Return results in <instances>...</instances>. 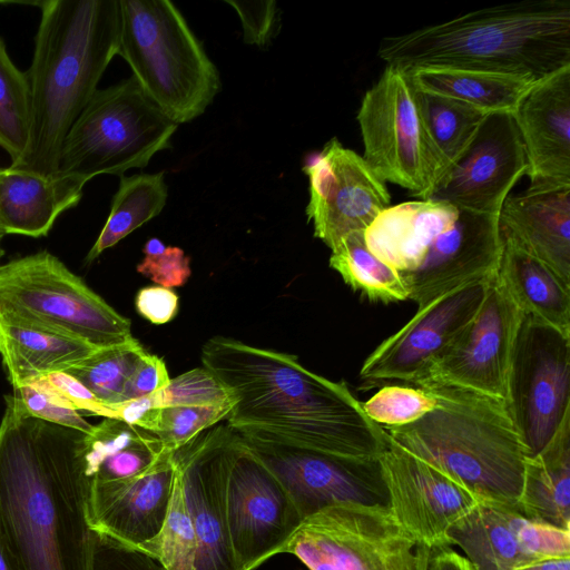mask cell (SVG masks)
<instances>
[{"instance_id":"obj_49","label":"cell","mask_w":570,"mask_h":570,"mask_svg":"<svg viewBox=\"0 0 570 570\" xmlns=\"http://www.w3.org/2000/svg\"><path fill=\"white\" fill-rule=\"evenodd\" d=\"M513 570H570V556L532 560Z\"/></svg>"},{"instance_id":"obj_1","label":"cell","mask_w":570,"mask_h":570,"mask_svg":"<svg viewBox=\"0 0 570 570\" xmlns=\"http://www.w3.org/2000/svg\"><path fill=\"white\" fill-rule=\"evenodd\" d=\"M0 528L18 570H89L86 432L29 414L4 396Z\"/></svg>"},{"instance_id":"obj_9","label":"cell","mask_w":570,"mask_h":570,"mask_svg":"<svg viewBox=\"0 0 570 570\" xmlns=\"http://www.w3.org/2000/svg\"><path fill=\"white\" fill-rule=\"evenodd\" d=\"M0 314L70 335L98 348L132 338L130 321L47 250L0 265Z\"/></svg>"},{"instance_id":"obj_3","label":"cell","mask_w":570,"mask_h":570,"mask_svg":"<svg viewBox=\"0 0 570 570\" xmlns=\"http://www.w3.org/2000/svg\"><path fill=\"white\" fill-rule=\"evenodd\" d=\"M38 6L41 18L26 72L29 140L10 167L51 178L68 131L118 53L120 7L119 0H48Z\"/></svg>"},{"instance_id":"obj_19","label":"cell","mask_w":570,"mask_h":570,"mask_svg":"<svg viewBox=\"0 0 570 570\" xmlns=\"http://www.w3.org/2000/svg\"><path fill=\"white\" fill-rule=\"evenodd\" d=\"M490 278L463 285L419 307L406 324L365 358L361 380L371 384L402 381L413 385L476 314Z\"/></svg>"},{"instance_id":"obj_18","label":"cell","mask_w":570,"mask_h":570,"mask_svg":"<svg viewBox=\"0 0 570 570\" xmlns=\"http://www.w3.org/2000/svg\"><path fill=\"white\" fill-rule=\"evenodd\" d=\"M234 430L218 426L174 452L197 538L196 570H238L227 519Z\"/></svg>"},{"instance_id":"obj_16","label":"cell","mask_w":570,"mask_h":570,"mask_svg":"<svg viewBox=\"0 0 570 570\" xmlns=\"http://www.w3.org/2000/svg\"><path fill=\"white\" fill-rule=\"evenodd\" d=\"M303 170L309 180L307 220L331 250L347 234L364 232L391 205L386 184L336 137Z\"/></svg>"},{"instance_id":"obj_32","label":"cell","mask_w":570,"mask_h":570,"mask_svg":"<svg viewBox=\"0 0 570 570\" xmlns=\"http://www.w3.org/2000/svg\"><path fill=\"white\" fill-rule=\"evenodd\" d=\"M168 196L165 173L120 176L109 216L89 250L86 262L96 259L163 210Z\"/></svg>"},{"instance_id":"obj_21","label":"cell","mask_w":570,"mask_h":570,"mask_svg":"<svg viewBox=\"0 0 570 570\" xmlns=\"http://www.w3.org/2000/svg\"><path fill=\"white\" fill-rule=\"evenodd\" d=\"M446 535L475 570H513L532 560L570 556V529L532 520L518 505L499 501L479 500Z\"/></svg>"},{"instance_id":"obj_11","label":"cell","mask_w":570,"mask_h":570,"mask_svg":"<svg viewBox=\"0 0 570 570\" xmlns=\"http://www.w3.org/2000/svg\"><path fill=\"white\" fill-rule=\"evenodd\" d=\"M363 141V159L385 184L407 189L424 199L430 187V160L406 71L385 66L365 92L356 115Z\"/></svg>"},{"instance_id":"obj_27","label":"cell","mask_w":570,"mask_h":570,"mask_svg":"<svg viewBox=\"0 0 570 570\" xmlns=\"http://www.w3.org/2000/svg\"><path fill=\"white\" fill-rule=\"evenodd\" d=\"M502 240L497 277L512 301L522 314L570 335V285L503 232Z\"/></svg>"},{"instance_id":"obj_20","label":"cell","mask_w":570,"mask_h":570,"mask_svg":"<svg viewBox=\"0 0 570 570\" xmlns=\"http://www.w3.org/2000/svg\"><path fill=\"white\" fill-rule=\"evenodd\" d=\"M390 509L416 543L451 546L446 532L480 500L440 470L395 444L379 459Z\"/></svg>"},{"instance_id":"obj_52","label":"cell","mask_w":570,"mask_h":570,"mask_svg":"<svg viewBox=\"0 0 570 570\" xmlns=\"http://www.w3.org/2000/svg\"><path fill=\"white\" fill-rule=\"evenodd\" d=\"M3 236H4V234L0 230V258L4 254V250H3L2 245H1Z\"/></svg>"},{"instance_id":"obj_47","label":"cell","mask_w":570,"mask_h":570,"mask_svg":"<svg viewBox=\"0 0 570 570\" xmlns=\"http://www.w3.org/2000/svg\"><path fill=\"white\" fill-rule=\"evenodd\" d=\"M432 550L416 542L406 544L389 556L385 570H429Z\"/></svg>"},{"instance_id":"obj_4","label":"cell","mask_w":570,"mask_h":570,"mask_svg":"<svg viewBox=\"0 0 570 570\" xmlns=\"http://www.w3.org/2000/svg\"><path fill=\"white\" fill-rule=\"evenodd\" d=\"M377 56L404 71L473 69L540 81L570 66V1L522 0L384 37Z\"/></svg>"},{"instance_id":"obj_22","label":"cell","mask_w":570,"mask_h":570,"mask_svg":"<svg viewBox=\"0 0 570 570\" xmlns=\"http://www.w3.org/2000/svg\"><path fill=\"white\" fill-rule=\"evenodd\" d=\"M176 473L174 452L168 451L138 476L89 485L90 529L145 551L163 528Z\"/></svg>"},{"instance_id":"obj_10","label":"cell","mask_w":570,"mask_h":570,"mask_svg":"<svg viewBox=\"0 0 570 570\" xmlns=\"http://www.w3.org/2000/svg\"><path fill=\"white\" fill-rule=\"evenodd\" d=\"M505 402L529 458L534 456L570 414V335L522 315Z\"/></svg>"},{"instance_id":"obj_5","label":"cell","mask_w":570,"mask_h":570,"mask_svg":"<svg viewBox=\"0 0 570 570\" xmlns=\"http://www.w3.org/2000/svg\"><path fill=\"white\" fill-rule=\"evenodd\" d=\"M367 248L393 267L419 307L497 274L499 216L419 199L390 205L364 230Z\"/></svg>"},{"instance_id":"obj_31","label":"cell","mask_w":570,"mask_h":570,"mask_svg":"<svg viewBox=\"0 0 570 570\" xmlns=\"http://www.w3.org/2000/svg\"><path fill=\"white\" fill-rule=\"evenodd\" d=\"M415 100L430 160L426 198L469 147L488 115L462 101L416 88Z\"/></svg>"},{"instance_id":"obj_7","label":"cell","mask_w":570,"mask_h":570,"mask_svg":"<svg viewBox=\"0 0 570 570\" xmlns=\"http://www.w3.org/2000/svg\"><path fill=\"white\" fill-rule=\"evenodd\" d=\"M118 53L148 98L175 124L200 116L220 88L212 62L168 0H119Z\"/></svg>"},{"instance_id":"obj_15","label":"cell","mask_w":570,"mask_h":570,"mask_svg":"<svg viewBox=\"0 0 570 570\" xmlns=\"http://www.w3.org/2000/svg\"><path fill=\"white\" fill-rule=\"evenodd\" d=\"M226 501L238 570H254L281 553L303 520L282 484L236 431Z\"/></svg>"},{"instance_id":"obj_45","label":"cell","mask_w":570,"mask_h":570,"mask_svg":"<svg viewBox=\"0 0 570 570\" xmlns=\"http://www.w3.org/2000/svg\"><path fill=\"white\" fill-rule=\"evenodd\" d=\"M169 382L170 377L163 358L147 353L127 381L120 403L153 395L168 386Z\"/></svg>"},{"instance_id":"obj_30","label":"cell","mask_w":570,"mask_h":570,"mask_svg":"<svg viewBox=\"0 0 570 570\" xmlns=\"http://www.w3.org/2000/svg\"><path fill=\"white\" fill-rule=\"evenodd\" d=\"M406 73L416 89L462 101L487 115L513 114L538 82L519 76L473 69L423 68Z\"/></svg>"},{"instance_id":"obj_8","label":"cell","mask_w":570,"mask_h":570,"mask_svg":"<svg viewBox=\"0 0 570 570\" xmlns=\"http://www.w3.org/2000/svg\"><path fill=\"white\" fill-rule=\"evenodd\" d=\"M177 127L131 76L95 92L63 140L57 175L86 184L97 175L144 168L171 147Z\"/></svg>"},{"instance_id":"obj_34","label":"cell","mask_w":570,"mask_h":570,"mask_svg":"<svg viewBox=\"0 0 570 570\" xmlns=\"http://www.w3.org/2000/svg\"><path fill=\"white\" fill-rule=\"evenodd\" d=\"M148 352L136 340L101 347L63 372L80 382L104 405L120 403L125 385Z\"/></svg>"},{"instance_id":"obj_50","label":"cell","mask_w":570,"mask_h":570,"mask_svg":"<svg viewBox=\"0 0 570 570\" xmlns=\"http://www.w3.org/2000/svg\"><path fill=\"white\" fill-rule=\"evenodd\" d=\"M0 570H18L0 528Z\"/></svg>"},{"instance_id":"obj_14","label":"cell","mask_w":570,"mask_h":570,"mask_svg":"<svg viewBox=\"0 0 570 570\" xmlns=\"http://www.w3.org/2000/svg\"><path fill=\"white\" fill-rule=\"evenodd\" d=\"M413 542L390 508L340 502L304 518L281 553L309 570H385L389 556Z\"/></svg>"},{"instance_id":"obj_44","label":"cell","mask_w":570,"mask_h":570,"mask_svg":"<svg viewBox=\"0 0 570 570\" xmlns=\"http://www.w3.org/2000/svg\"><path fill=\"white\" fill-rule=\"evenodd\" d=\"M238 13L244 41L248 45L264 47L272 37L276 20L275 1H230L226 0Z\"/></svg>"},{"instance_id":"obj_13","label":"cell","mask_w":570,"mask_h":570,"mask_svg":"<svg viewBox=\"0 0 570 570\" xmlns=\"http://www.w3.org/2000/svg\"><path fill=\"white\" fill-rule=\"evenodd\" d=\"M522 315L497 274L493 275L476 314L430 362L413 386H454L505 401Z\"/></svg>"},{"instance_id":"obj_6","label":"cell","mask_w":570,"mask_h":570,"mask_svg":"<svg viewBox=\"0 0 570 570\" xmlns=\"http://www.w3.org/2000/svg\"><path fill=\"white\" fill-rule=\"evenodd\" d=\"M438 406L414 423L383 428L399 446L480 500L518 505L528 450L501 399L454 386H429Z\"/></svg>"},{"instance_id":"obj_24","label":"cell","mask_w":570,"mask_h":570,"mask_svg":"<svg viewBox=\"0 0 570 570\" xmlns=\"http://www.w3.org/2000/svg\"><path fill=\"white\" fill-rule=\"evenodd\" d=\"M499 224L503 233L570 285V187L509 195Z\"/></svg>"},{"instance_id":"obj_39","label":"cell","mask_w":570,"mask_h":570,"mask_svg":"<svg viewBox=\"0 0 570 570\" xmlns=\"http://www.w3.org/2000/svg\"><path fill=\"white\" fill-rule=\"evenodd\" d=\"M150 396L157 407L236 403L233 392L204 366L170 379L168 386Z\"/></svg>"},{"instance_id":"obj_25","label":"cell","mask_w":570,"mask_h":570,"mask_svg":"<svg viewBox=\"0 0 570 570\" xmlns=\"http://www.w3.org/2000/svg\"><path fill=\"white\" fill-rule=\"evenodd\" d=\"M83 186L73 177L45 178L10 166L0 168V230L47 235L58 216L80 202Z\"/></svg>"},{"instance_id":"obj_46","label":"cell","mask_w":570,"mask_h":570,"mask_svg":"<svg viewBox=\"0 0 570 570\" xmlns=\"http://www.w3.org/2000/svg\"><path fill=\"white\" fill-rule=\"evenodd\" d=\"M136 311L153 324L171 321L178 311V295L163 286H147L139 289L135 298Z\"/></svg>"},{"instance_id":"obj_17","label":"cell","mask_w":570,"mask_h":570,"mask_svg":"<svg viewBox=\"0 0 570 570\" xmlns=\"http://www.w3.org/2000/svg\"><path fill=\"white\" fill-rule=\"evenodd\" d=\"M525 171L524 148L513 114H490L465 151L425 199L499 216L511 189Z\"/></svg>"},{"instance_id":"obj_28","label":"cell","mask_w":570,"mask_h":570,"mask_svg":"<svg viewBox=\"0 0 570 570\" xmlns=\"http://www.w3.org/2000/svg\"><path fill=\"white\" fill-rule=\"evenodd\" d=\"M168 451L154 433L121 420L105 417L94 425L85 440L83 460L89 485L138 476Z\"/></svg>"},{"instance_id":"obj_48","label":"cell","mask_w":570,"mask_h":570,"mask_svg":"<svg viewBox=\"0 0 570 570\" xmlns=\"http://www.w3.org/2000/svg\"><path fill=\"white\" fill-rule=\"evenodd\" d=\"M429 570H475L466 557L454 551L450 546L432 550Z\"/></svg>"},{"instance_id":"obj_2","label":"cell","mask_w":570,"mask_h":570,"mask_svg":"<svg viewBox=\"0 0 570 570\" xmlns=\"http://www.w3.org/2000/svg\"><path fill=\"white\" fill-rule=\"evenodd\" d=\"M200 360L236 397L227 425L238 433L356 460H379L389 446L385 430L345 383L313 373L294 355L214 336Z\"/></svg>"},{"instance_id":"obj_23","label":"cell","mask_w":570,"mask_h":570,"mask_svg":"<svg viewBox=\"0 0 570 570\" xmlns=\"http://www.w3.org/2000/svg\"><path fill=\"white\" fill-rule=\"evenodd\" d=\"M513 117L524 148L528 189L570 187V66L538 81Z\"/></svg>"},{"instance_id":"obj_29","label":"cell","mask_w":570,"mask_h":570,"mask_svg":"<svg viewBox=\"0 0 570 570\" xmlns=\"http://www.w3.org/2000/svg\"><path fill=\"white\" fill-rule=\"evenodd\" d=\"M518 507L532 520L570 529V414L550 442L528 458Z\"/></svg>"},{"instance_id":"obj_36","label":"cell","mask_w":570,"mask_h":570,"mask_svg":"<svg viewBox=\"0 0 570 570\" xmlns=\"http://www.w3.org/2000/svg\"><path fill=\"white\" fill-rule=\"evenodd\" d=\"M142 552L157 559L165 570H196L197 538L178 468L163 528Z\"/></svg>"},{"instance_id":"obj_51","label":"cell","mask_w":570,"mask_h":570,"mask_svg":"<svg viewBox=\"0 0 570 570\" xmlns=\"http://www.w3.org/2000/svg\"><path fill=\"white\" fill-rule=\"evenodd\" d=\"M166 248V245L158 238H150L144 246L145 256H155L161 254Z\"/></svg>"},{"instance_id":"obj_38","label":"cell","mask_w":570,"mask_h":570,"mask_svg":"<svg viewBox=\"0 0 570 570\" xmlns=\"http://www.w3.org/2000/svg\"><path fill=\"white\" fill-rule=\"evenodd\" d=\"M234 404L160 407L154 434L175 452L212 425L227 420Z\"/></svg>"},{"instance_id":"obj_41","label":"cell","mask_w":570,"mask_h":570,"mask_svg":"<svg viewBox=\"0 0 570 570\" xmlns=\"http://www.w3.org/2000/svg\"><path fill=\"white\" fill-rule=\"evenodd\" d=\"M13 394L21 400L29 414L37 419L86 433L94 429L79 412L36 383L14 387Z\"/></svg>"},{"instance_id":"obj_37","label":"cell","mask_w":570,"mask_h":570,"mask_svg":"<svg viewBox=\"0 0 570 570\" xmlns=\"http://www.w3.org/2000/svg\"><path fill=\"white\" fill-rule=\"evenodd\" d=\"M364 413L382 428H399L416 422L438 406L436 397L417 386L386 385L367 401Z\"/></svg>"},{"instance_id":"obj_35","label":"cell","mask_w":570,"mask_h":570,"mask_svg":"<svg viewBox=\"0 0 570 570\" xmlns=\"http://www.w3.org/2000/svg\"><path fill=\"white\" fill-rule=\"evenodd\" d=\"M30 126V97L26 72L11 61L0 38V146L11 165L23 156Z\"/></svg>"},{"instance_id":"obj_43","label":"cell","mask_w":570,"mask_h":570,"mask_svg":"<svg viewBox=\"0 0 570 570\" xmlns=\"http://www.w3.org/2000/svg\"><path fill=\"white\" fill-rule=\"evenodd\" d=\"M190 258L176 246H166L161 254L145 256L137 272L158 286L171 288L183 286L191 275Z\"/></svg>"},{"instance_id":"obj_33","label":"cell","mask_w":570,"mask_h":570,"mask_svg":"<svg viewBox=\"0 0 570 570\" xmlns=\"http://www.w3.org/2000/svg\"><path fill=\"white\" fill-rule=\"evenodd\" d=\"M330 267L368 301L395 303L409 299V291L399 273L367 248L364 232L350 233L340 240L332 249Z\"/></svg>"},{"instance_id":"obj_12","label":"cell","mask_w":570,"mask_h":570,"mask_svg":"<svg viewBox=\"0 0 570 570\" xmlns=\"http://www.w3.org/2000/svg\"><path fill=\"white\" fill-rule=\"evenodd\" d=\"M238 434L278 480L302 519L340 502L390 508L380 460L342 458L257 433Z\"/></svg>"},{"instance_id":"obj_42","label":"cell","mask_w":570,"mask_h":570,"mask_svg":"<svg viewBox=\"0 0 570 570\" xmlns=\"http://www.w3.org/2000/svg\"><path fill=\"white\" fill-rule=\"evenodd\" d=\"M30 383H36L49 391L80 414L86 412L90 415L114 419L111 407L100 403L80 382L63 371L42 375Z\"/></svg>"},{"instance_id":"obj_26","label":"cell","mask_w":570,"mask_h":570,"mask_svg":"<svg viewBox=\"0 0 570 570\" xmlns=\"http://www.w3.org/2000/svg\"><path fill=\"white\" fill-rule=\"evenodd\" d=\"M97 348L70 335L0 314V356L13 389L62 372Z\"/></svg>"},{"instance_id":"obj_40","label":"cell","mask_w":570,"mask_h":570,"mask_svg":"<svg viewBox=\"0 0 570 570\" xmlns=\"http://www.w3.org/2000/svg\"><path fill=\"white\" fill-rule=\"evenodd\" d=\"M89 570H165L147 553L91 530Z\"/></svg>"}]
</instances>
